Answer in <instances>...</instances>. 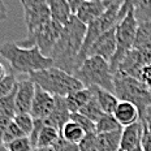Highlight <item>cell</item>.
<instances>
[{"label": "cell", "mask_w": 151, "mask_h": 151, "mask_svg": "<svg viewBox=\"0 0 151 151\" xmlns=\"http://www.w3.org/2000/svg\"><path fill=\"white\" fill-rule=\"evenodd\" d=\"M86 30V25L81 22L76 16H72L67 25L63 27L61 35L50 55V59L53 61V67L74 76L80 68V53Z\"/></svg>", "instance_id": "cell-1"}, {"label": "cell", "mask_w": 151, "mask_h": 151, "mask_svg": "<svg viewBox=\"0 0 151 151\" xmlns=\"http://www.w3.org/2000/svg\"><path fill=\"white\" fill-rule=\"evenodd\" d=\"M0 55L9 63L12 70L20 74L29 76L53 67L52 59L46 58L37 46L24 48L14 42H5L0 46Z\"/></svg>", "instance_id": "cell-2"}, {"label": "cell", "mask_w": 151, "mask_h": 151, "mask_svg": "<svg viewBox=\"0 0 151 151\" xmlns=\"http://www.w3.org/2000/svg\"><path fill=\"white\" fill-rule=\"evenodd\" d=\"M29 80L52 96L67 98L76 91L85 89L82 82L77 80L73 74H69L55 67L40 72H34L29 74Z\"/></svg>", "instance_id": "cell-3"}, {"label": "cell", "mask_w": 151, "mask_h": 151, "mask_svg": "<svg viewBox=\"0 0 151 151\" xmlns=\"http://www.w3.org/2000/svg\"><path fill=\"white\" fill-rule=\"evenodd\" d=\"M113 94L120 102H129L139 111L141 120L151 107V91L142 81L121 72L113 73Z\"/></svg>", "instance_id": "cell-4"}, {"label": "cell", "mask_w": 151, "mask_h": 151, "mask_svg": "<svg viewBox=\"0 0 151 151\" xmlns=\"http://www.w3.org/2000/svg\"><path fill=\"white\" fill-rule=\"evenodd\" d=\"M86 89L93 86L113 93V73L109 63L98 56L87 58L74 73Z\"/></svg>", "instance_id": "cell-5"}, {"label": "cell", "mask_w": 151, "mask_h": 151, "mask_svg": "<svg viewBox=\"0 0 151 151\" xmlns=\"http://www.w3.org/2000/svg\"><path fill=\"white\" fill-rule=\"evenodd\" d=\"M138 21L134 16V9L132 8L128 12V14L117 24L116 26V43H117V48L116 53L109 61V67H111L112 73H115L119 69V65L125 58V55L134 48V42H136L137 30H138Z\"/></svg>", "instance_id": "cell-6"}, {"label": "cell", "mask_w": 151, "mask_h": 151, "mask_svg": "<svg viewBox=\"0 0 151 151\" xmlns=\"http://www.w3.org/2000/svg\"><path fill=\"white\" fill-rule=\"evenodd\" d=\"M21 5L24 8V20L27 29V39L43 25L51 21L48 1L46 0H22Z\"/></svg>", "instance_id": "cell-7"}, {"label": "cell", "mask_w": 151, "mask_h": 151, "mask_svg": "<svg viewBox=\"0 0 151 151\" xmlns=\"http://www.w3.org/2000/svg\"><path fill=\"white\" fill-rule=\"evenodd\" d=\"M63 27L60 24L55 22V21H48L46 25H43L40 29H38L34 35L29 38V42H34V46H37L40 50V52L46 56L50 58L53 47L56 46L59 38L61 35Z\"/></svg>", "instance_id": "cell-8"}, {"label": "cell", "mask_w": 151, "mask_h": 151, "mask_svg": "<svg viewBox=\"0 0 151 151\" xmlns=\"http://www.w3.org/2000/svg\"><path fill=\"white\" fill-rule=\"evenodd\" d=\"M149 64H151V50L133 48L125 55L116 72H121L127 76L139 80L142 69Z\"/></svg>", "instance_id": "cell-9"}, {"label": "cell", "mask_w": 151, "mask_h": 151, "mask_svg": "<svg viewBox=\"0 0 151 151\" xmlns=\"http://www.w3.org/2000/svg\"><path fill=\"white\" fill-rule=\"evenodd\" d=\"M116 48H117V43H116V27H115V29L102 34L93 43V46L89 50V53H87V58L98 56V58H102L109 63L115 56Z\"/></svg>", "instance_id": "cell-10"}, {"label": "cell", "mask_w": 151, "mask_h": 151, "mask_svg": "<svg viewBox=\"0 0 151 151\" xmlns=\"http://www.w3.org/2000/svg\"><path fill=\"white\" fill-rule=\"evenodd\" d=\"M112 0H83L76 17L82 24L90 25L96 21L111 5Z\"/></svg>", "instance_id": "cell-11"}, {"label": "cell", "mask_w": 151, "mask_h": 151, "mask_svg": "<svg viewBox=\"0 0 151 151\" xmlns=\"http://www.w3.org/2000/svg\"><path fill=\"white\" fill-rule=\"evenodd\" d=\"M53 107H55V96L46 93L40 87L35 86V95H34L33 106H31L30 115L34 120L45 121L51 115Z\"/></svg>", "instance_id": "cell-12"}, {"label": "cell", "mask_w": 151, "mask_h": 151, "mask_svg": "<svg viewBox=\"0 0 151 151\" xmlns=\"http://www.w3.org/2000/svg\"><path fill=\"white\" fill-rule=\"evenodd\" d=\"M34 95H35V83L30 80H24L18 82L17 93H16V115L20 113H30L33 106Z\"/></svg>", "instance_id": "cell-13"}, {"label": "cell", "mask_w": 151, "mask_h": 151, "mask_svg": "<svg viewBox=\"0 0 151 151\" xmlns=\"http://www.w3.org/2000/svg\"><path fill=\"white\" fill-rule=\"evenodd\" d=\"M70 115L72 113L67 106L65 98L55 96V107H53L51 115L45 120V125L58 129V130L61 133L64 125L70 121Z\"/></svg>", "instance_id": "cell-14"}, {"label": "cell", "mask_w": 151, "mask_h": 151, "mask_svg": "<svg viewBox=\"0 0 151 151\" xmlns=\"http://www.w3.org/2000/svg\"><path fill=\"white\" fill-rule=\"evenodd\" d=\"M143 136V122L138 121L133 125L122 128L121 134V151H132L137 147H141V141Z\"/></svg>", "instance_id": "cell-15"}, {"label": "cell", "mask_w": 151, "mask_h": 151, "mask_svg": "<svg viewBox=\"0 0 151 151\" xmlns=\"http://www.w3.org/2000/svg\"><path fill=\"white\" fill-rule=\"evenodd\" d=\"M113 116H115V119L117 120V122L122 128L136 124V122H138L141 119L138 108L129 102H120L119 103V106H117V108H116L115 113H113Z\"/></svg>", "instance_id": "cell-16"}, {"label": "cell", "mask_w": 151, "mask_h": 151, "mask_svg": "<svg viewBox=\"0 0 151 151\" xmlns=\"http://www.w3.org/2000/svg\"><path fill=\"white\" fill-rule=\"evenodd\" d=\"M89 89L91 90L93 95L95 96L96 102L99 103L102 111L104 112L106 115H113L116 108H117L119 103H120L117 96L113 93H111V91H107L104 89H100V87H96V86L89 87Z\"/></svg>", "instance_id": "cell-17"}, {"label": "cell", "mask_w": 151, "mask_h": 151, "mask_svg": "<svg viewBox=\"0 0 151 151\" xmlns=\"http://www.w3.org/2000/svg\"><path fill=\"white\" fill-rule=\"evenodd\" d=\"M48 7L51 12V20L60 24L61 26H65L72 17L68 0H48Z\"/></svg>", "instance_id": "cell-18"}, {"label": "cell", "mask_w": 151, "mask_h": 151, "mask_svg": "<svg viewBox=\"0 0 151 151\" xmlns=\"http://www.w3.org/2000/svg\"><path fill=\"white\" fill-rule=\"evenodd\" d=\"M121 130L111 132V133L96 134V143L99 151H119L121 143Z\"/></svg>", "instance_id": "cell-19"}, {"label": "cell", "mask_w": 151, "mask_h": 151, "mask_svg": "<svg viewBox=\"0 0 151 151\" xmlns=\"http://www.w3.org/2000/svg\"><path fill=\"white\" fill-rule=\"evenodd\" d=\"M91 96H93V93H91L90 89H86V87L82 90L76 91V93L70 94V95H68L67 98H65V102H67V106H68L70 113L80 112L81 109L89 103Z\"/></svg>", "instance_id": "cell-20"}, {"label": "cell", "mask_w": 151, "mask_h": 151, "mask_svg": "<svg viewBox=\"0 0 151 151\" xmlns=\"http://www.w3.org/2000/svg\"><path fill=\"white\" fill-rule=\"evenodd\" d=\"M18 87V86H17ZM17 87L12 94L8 96L0 98V121L9 122L14 119L16 116V93H17Z\"/></svg>", "instance_id": "cell-21"}, {"label": "cell", "mask_w": 151, "mask_h": 151, "mask_svg": "<svg viewBox=\"0 0 151 151\" xmlns=\"http://www.w3.org/2000/svg\"><path fill=\"white\" fill-rule=\"evenodd\" d=\"M60 136L64 138V139H67L68 142L78 145L85 138L86 133H85L83 129L81 128L78 124H76V122H73V121H69L68 124L64 125Z\"/></svg>", "instance_id": "cell-22"}, {"label": "cell", "mask_w": 151, "mask_h": 151, "mask_svg": "<svg viewBox=\"0 0 151 151\" xmlns=\"http://www.w3.org/2000/svg\"><path fill=\"white\" fill-rule=\"evenodd\" d=\"M59 137H60V132L58 129L45 125L39 133L35 147H40V149L42 147H53V145L56 143Z\"/></svg>", "instance_id": "cell-23"}, {"label": "cell", "mask_w": 151, "mask_h": 151, "mask_svg": "<svg viewBox=\"0 0 151 151\" xmlns=\"http://www.w3.org/2000/svg\"><path fill=\"white\" fill-rule=\"evenodd\" d=\"M78 113L86 116L87 119H90V120L93 121V122H95V124L103 117V116L106 115V113L102 111L99 103L96 102V99H95V96H94V95L91 96V99L89 100V103H87V104Z\"/></svg>", "instance_id": "cell-24"}, {"label": "cell", "mask_w": 151, "mask_h": 151, "mask_svg": "<svg viewBox=\"0 0 151 151\" xmlns=\"http://www.w3.org/2000/svg\"><path fill=\"white\" fill-rule=\"evenodd\" d=\"M133 9L138 24L151 21V0H147V1L146 0L133 1Z\"/></svg>", "instance_id": "cell-25"}, {"label": "cell", "mask_w": 151, "mask_h": 151, "mask_svg": "<svg viewBox=\"0 0 151 151\" xmlns=\"http://www.w3.org/2000/svg\"><path fill=\"white\" fill-rule=\"evenodd\" d=\"M95 125H96V134L111 133V132L121 130L122 129V127L117 122L113 115H104Z\"/></svg>", "instance_id": "cell-26"}, {"label": "cell", "mask_w": 151, "mask_h": 151, "mask_svg": "<svg viewBox=\"0 0 151 151\" xmlns=\"http://www.w3.org/2000/svg\"><path fill=\"white\" fill-rule=\"evenodd\" d=\"M21 137H27V136H25L24 132L16 125V122L13 120H12V121H9L7 124V127H5L4 137H3V145L7 146L8 143L13 142V141L18 139V138H21Z\"/></svg>", "instance_id": "cell-27"}, {"label": "cell", "mask_w": 151, "mask_h": 151, "mask_svg": "<svg viewBox=\"0 0 151 151\" xmlns=\"http://www.w3.org/2000/svg\"><path fill=\"white\" fill-rule=\"evenodd\" d=\"M70 121L78 124L81 128L83 129V132L86 134H96V125L95 122H93L90 119H87L86 116L81 115V113H72L70 115Z\"/></svg>", "instance_id": "cell-28"}, {"label": "cell", "mask_w": 151, "mask_h": 151, "mask_svg": "<svg viewBox=\"0 0 151 151\" xmlns=\"http://www.w3.org/2000/svg\"><path fill=\"white\" fill-rule=\"evenodd\" d=\"M13 121L25 133V136H27V137L30 136V133L33 132V128H34V119L31 117L30 113H20V115H16Z\"/></svg>", "instance_id": "cell-29"}, {"label": "cell", "mask_w": 151, "mask_h": 151, "mask_svg": "<svg viewBox=\"0 0 151 151\" xmlns=\"http://www.w3.org/2000/svg\"><path fill=\"white\" fill-rule=\"evenodd\" d=\"M17 86H18V82H17V80H16V76L7 74L0 81V98L8 96L9 94H12L16 90Z\"/></svg>", "instance_id": "cell-30"}, {"label": "cell", "mask_w": 151, "mask_h": 151, "mask_svg": "<svg viewBox=\"0 0 151 151\" xmlns=\"http://www.w3.org/2000/svg\"><path fill=\"white\" fill-rule=\"evenodd\" d=\"M8 149V151H33L34 146L30 142L29 137H21L18 139L13 141V142L8 143L5 146Z\"/></svg>", "instance_id": "cell-31"}, {"label": "cell", "mask_w": 151, "mask_h": 151, "mask_svg": "<svg viewBox=\"0 0 151 151\" xmlns=\"http://www.w3.org/2000/svg\"><path fill=\"white\" fill-rule=\"evenodd\" d=\"M80 151H99L96 143V134H86L85 138L78 143Z\"/></svg>", "instance_id": "cell-32"}, {"label": "cell", "mask_w": 151, "mask_h": 151, "mask_svg": "<svg viewBox=\"0 0 151 151\" xmlns=\"http://www.w3.org/2000/svg\"><path fill=\"white\" fill-rule=\"evenodd\" d=\"M53 150L55 151H80L77 143L68 142L67 139H64L61 136L59 137V139L56 141V143L53 145Z\"/></svg>", "instance_id": "cell-33"}, {"label": "cell", "mask_w": 151, "mask_h": 151, "mask_svg": "<svg viewBox=\"0 0 151 151\" xmlns=\"http://www.w3.org/2000/svg\"><path fill=\"white\" fill-rule=\"evenodd\" d=\"M141 147L143 151H151V133L143 124V136L141 141Z\"/></svg>", "instance_id": "cell-34"}, {"label": "cell", "mask_w": 151, "mask_h": 151, "mask_svg": "<svg viewBox=\"0 0 151 151\" xmlns=\"http://www.w3.org/2000/svg\"><path fill=\"white\" fill-rule=\"evenodd\" d=\"M139 81H142V82L146 85L147 87H149V90L151 91V64L146 65V67L142 69V72H141Z\"/></svg>", "instance_id": "cell-35"}, {"label": "cell", "mask_w": 151, "mask_h": 151, "mask_svg": "<svg viewBox=\"0 0 151 151\" xmlns=\"http://www.w3.org/2000/svg\"><path fill=\"white\" fill-rule=\"evenodd\" d=\"M83 0H68V4H69V8H70V12H72V16H76L80 9L81 4H82Z\"/></svg>", "instance_id": "cell-36"}, {"label": "cell", "mask_w": 151, "mask_h": 151, "mask_svg": "<svg viewBox=\"0 0 151 151\" xmlns=\"http://www.w3.org/2000/svg\"><path fill=\"white\" fill-rule=\"evenodd\" d=\"M145 124V127H146L147 129L150 130V133H151V107L149 109L146 111V113H145V117L141 120Z\"/></svg>", "instance_id": "cell-37"}, {"label": "cell", "mask_w": 151, "mask_h": 151, "mask_svg": "<svg viewBox=\"0 0 151 151\" xmlns=\"http://www.w3.org/2000/svg\"><path fill=\"white\" fill-rule=\"evenodd\" d=\"M5 18H7V5L4 1L0 0V22L4 21Z\"/></svg>", "instance_id": "cell-38"}, {"label": "cell", "mask_w": 151, "mask_h": 151, "mask_svg": "<svg viewBox=\"0 0 151 151\" xmlns=\"http://www.w3.org/2000/svg\"><path fill=\"white\" fill-rule=\"evenodd\" d=\"M7 76V72H5V68H4V65L0 63V81L3 80V78Z\"/></svg>", "instance_id": "cell-39"}, {"label": "cell", "mask_w": 151, "mask_h": 151, "mask_svg": "<svg viewBox=\"0 0 151 151\" xmlns=\"http://www.w3.org/2000/svg\"><path fill=\"white\" fill-rule=\"evenodd\" d=\"M33 151H55L53 150V147H34V150Z\"/></svg>", "instance_id": "cell-40"}, {"label": "cell", "mask_w": 151, "mask_h": 151, "mask_svg": "<svg viewBox=\"0 0 151 151\" xmlns=\"http://www.w3.org/2000/svg\"><path fill=\"white\" fill-rule=\"evenodd\" d=\"M0 151H8V149L5 146H1V147H0Z\"/></svg>", "instance_id": "cell-41"}, {"label": "cell", "mask_w": 151, "mask_h": 151, "mask_svg": "<svg viewBox=\"0 0 151 151\" xmlns=\"http://www.w3.org/2000/svg\"><path fill=\"white\" fill-rule=\"evenodd\" d=\"M132 151H143V150H142V147H137V149H134V150H132Z\"/></svg>", "instance_id": "cell-42"}]
</instances>
